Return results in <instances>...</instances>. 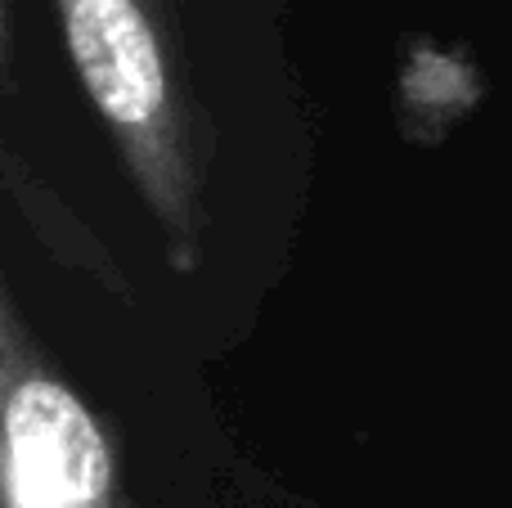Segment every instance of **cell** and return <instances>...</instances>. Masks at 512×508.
<instances>
[{"mask_svg":"<svg viewBox=\"0 0 512 508\" xmlns=\"http://www.w3.org/2000/svg\"><path fill=\"white\" fill-rule=\"evenodd\" d=\"M68 59L108 126L171 266L203 257V144L171 0H54Z\"/></svg>","mask_w":512,"mask_h":508,"instance_id":"1","label":"cell"},{"mask_svg":"<svg viewBox=\"0 0 512 508\" xmlns=\"http://www.w3.org/2000/svg\"><path fill=\"white\" fill-rule=\"evenodd\" d=\"M0 486L5 508H122L108 428L50 365L14 293L0 297Z\"/></svg>","mask_w":512,"mask_h":508,"instance_id":"2","label":"cell"}]
</instances>
